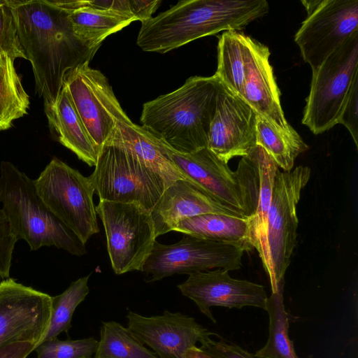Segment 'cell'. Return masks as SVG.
<instances>
[{
    "mask_svg": "<svg viewBox=\"0 0 358 358\" xmlns=\"http://www.w3.org/2000/svg\"><path fill=\"white\" fill-rule=\"evenodd\" d=\"M20 43L32 66L36 92L44 107L57 99L67 73L90 63L92 48L73 32L69 11L55 1L11 0Z\"/></svg>",
    "mask_w": 358,
    "mask_h": 358,
    "instance_id": "cell-1",
    "label": "cell"
},
{
    "mask_svg": "<svg viewBox=\"0 0 358 358\" xmlns=\"http://www.w3.org/2000/svg\"><path fill=\"white\" fill-rule=\"evenodd\" d=\"M266 0H185L141 22L136 43L166 53L220 31H239L268 13Z\"/></svg>",
    "mask_w": 358,
    "mask_h": 358,
    "instance_id": "cell-2",
    "label": "cell"
},
{
    "mask_svg": "<svg viewBox=\"0 0 358 358\" xmlns=\"http://www.w3.org/2000/svg\"><path fill=\"white\" fill-rule=\"evenodd\" d=\"M221 84L214 75L187 78L177 90L143 104L142 127L180 154L207 148Z\"/></svg>",
    "mask_w": 358,
    "mask_h": 358,
    "instance_id": "cell-3",
    "label": "cell"
},
{
    "mask_svg": "<svg viewBox=\"0 0 358 358\" xmlns=\"http://www.w3.org/2000/svg\"><path fill=\"white\" fill-rule=\"evenodd\" d=\"M0 203L13 234L31 250L53 245L73 255L86 254L85 244L43 202L34 180L7 161L0 164Z\"/></svg>",
    "mask_w": 358,
    "mask_h": 358,
    "instance_id": "cell-4",
    "label": "cell"
},
{
    "mask_svg": "<svg viewBox=\"0 0 358 358\" xmlns=\"http://www.w3.org/2000/svg\"><path fill=\"white\" fill-rule=\"evenodd\" d=\"M170 155L189 182L245 218L254 216L259 194L258 145L241 158L235 171L208 148L187 155L170 148Z\"/></svg>",
    "mask_w": 358,
    "mask_h": 358,
    "instance_id": "cell-5",
    "label": "cell"
},
{
    "mask_svg": "<svg viewBox=\"0 0 358 358\" xmlns=\"http://www.w3.org/2000/svg\"><path fill=\"white\" fill-rule=\"evenodd\" d=\"M357 80L358 31L312 70L301 123L315 135L338 124L352 86Z\"/></svg>",
    "mask_w": 358,
    "mask_h": 358,
    "instance_id": "cell-6",
    "label": "cell"
},
{
    "mask_svg": "<svg viewBox=\"0 0 358 358\" xmlns=\"http://www.w3.org/2000/svg\"><path fill=\"white\" fill-rule=\"evenodd\" d=\"M100 201L137 203L151 211L168 185L111 137L88 177Z\"/></svg>",
    "mask_w": 358,
    "mask_h": 358,
    "instance_id": "cell-7",
    "label": "cell"
},
{
    "mask_svg": "<svg viewBox=\"0 0 358 358\" xmlns=\"http://www.w3.org/2000/svg\"><path fill=\"white\" fill-rule=\"evenodd\" d=\"M34 184L47 208L83 244L99 232L93 201L95 190L88 177L53 157Z\"/></svg>",
    "mask_w": 358,
    "mask_h": 358,
    "instance_id": "cell-8",
    "label": "cell"
},
{
    "mask_svg": "<svg viewBox=\"0 0 358 358\" xmlns=\"http://www.w3.org/2000/svg\"><path fill=\"white\" fill-rule=\"evenodd\" d=\"M115 273L142 271L156 241L150 211L134 203L99 201L95 207Z\"/></svg>",
    "mask_w": 358,
    "mask_h": 358,
    "instance_id": "cell-9",
    "label": "cell"
},
{
    "mask_svg": "<svg viewBox=\"0 0 358 358\" xmlns=\"http://www.w3.org/2000/svg\"><path fill=\"white\" fill-rule=\"evenodd\" d=\"M244 252L239 246L188 235L171 245L155 241L141 271L150 276L147 280L150 282L212 268L235 271L242 266Z\"/></svg>",
    "mask_w": 358,
    "mask_h": 358,
    "instance_id": "cell-10",
    "label": "cell"
},
{
    "mask_svg": "<svg viewBox=\"0 0 358 358\" xmlns=\"http://www.w3.org/2000/svg\"><path fill=\"white\" fill-rule=\"evenodd\" d=\"M311 171L299 166L289 171H276L268 215V247L276 290L296 245V206L301 191L308 184Z\"/></svg>",
    "mask_w": 358,
    "mask_h": 358,
    "instance_id": "cell-11",
    "label": "cell"
},
{
    "mask_svg": "<svg viewBox=\"0 0 358 358\" xmlns=\"http://www.w3.org/2000/svg\"><path fill=\"white\" fill-rule=\"evenodd\" d=\"M64 87L90 137L101 148L119 122L129 120L107 78L85 63L66 75Z\"/></svg>",
    "mask_w": 358,
    "mask_h": 358,
    "instance_id": "cell-12",
    "label": "cell"
},
{
    "mask_svg": "<svg viewBox=\"0 0 358 358\" xmlns=\"http://www.w3.org/2000/svg\"><path fill=\"white\" fill-rule=\"evenodd\" d=\"M294 36L312 70L358 31V0H318Z\"/></svg>",
    "mask_w": 358,
    "mask_h": 358,
    "instance_id": "cell-13",
    "label": "cell"
},
{
    "mask_svg": "<svg viewBox=\"0 0 358 358\" xmlns=\"http://www.w3.org/2000/svg\"><path fill=\"white\" fill-rule=\"evenodd\" d=\"M51 296L12 278L1 281L0 347L19 341L39 345L50 324Z\"/></svg>",
    "mask_w": 358,
    "mask_h": 358,
    "instance_id": "cell-14",
    "label": "cell"
},
{
    "mask_svg": "<svg viewBox=\"0 0 358 358\" xmlns=\"http://www.w3.org/2000/svg\"><path fill=\"white\" fill-rule=\"evenodd\" d=\"M207 148L227 164L248 155L256 145L257 114L239 95L221 82Z\"/></svg>",
    "mask_w": 358,
    "mask_h": 358,
    "instance_id": "cell-15",
    "label": "cell"
},
{
    "mask_svg": "<svg viewBox=\"0 0 358 358\" xmlns=\"http://www.w3.org/2000/svg\"><path fill=\"white\" fill-rule=\"evenodd\" d=\"M248 45L245 80L241 97L291 143L306 151L308 145L289 124L284 115L280 90L269 62L268 48L250 36Z\"/></svg>",
    "mask_w": 358,
    "mask_h": 358,
    "instance_id": "cell-16",
    "label": "cell"
},
{
    "mask_svg": "<svg viewBox=\"0 0 358 358\" xmlns=\"http://www.w3.org/2000/svg\"><path fill=\"white\" fill-rule=\"evenodd\" d=\"M127 329L159 358H186L187 352L215 334L194 317L164 310L161 315L147 317L129 311Z\"/></svg>",
    "mask_w": 358,
    "mask_h": 358,
    "instance_id": "cell-17",
    "label": "cell"
},
{
    "mask_svg": "<svg viewBox=\"0 0 358 358\" xmlns=\"http://www.w3.org/2000/svg\"><path fill=\"white\" fill-rule=\"evenodd\" d=\"M178 288L214 323L216 320L210 310L213 306L238 309L253 306L265 310L266 308L268 296L263 285L233 278L225 269L189 274Z\"/></svg>",
    "mask_w": 358,
    "mask_h": 358,
    "instance_id": "cell-18",
    "label": "cell"
},
{
    "mask_svg": "<svg viewBox=\"0 0 358 358\" xmlns=\"http://www.w3.org/2000/svg\"><path fill=\"white\" fill-rule=\"evenodd\" d=\"M206 213L247 219L216 201L194 183L178 180L166 187L150 211L155 237L173 231L177 223L184 219Z\"/></svg>",
    "mask_w": 358,
    "mask_h": 358,
    "instance_id": "cell-19",
    "label": "cell"
},
{
    "mask_svg": "<svg viewBox=\"0 0 358 358\" xmlns=\"http://www.w3.org/2000/svg\"><path fill=\"white\" fill-rule=\"evenodd\" d=\"M110 137L162 177L168 187L180 179L188 180L173 162L170 148L130 119L119 122Z\"/></svg>",
    "mask_w": 358,
    "mask_h": 358,
    "instance_id": "cell-20",
    "label": "cell"
},
{
    "mask_svg": "<svg viewBox=\"0 0 358 358\" xmlns=\"http://www.w3.org/2000/svg\"><path fill=\"white\" fill-rule=\"evenodd\" d=\"M44 110L57 141L90 166H95L99 149L90 137L65 87L56 101L45 106Z\"/></svg>",
    "mask_w": 358,
    "mask_h": 358,
    "instance_id": "cell-21",
    "label": "cell"
},
{
    "mask_svg": "<svg viewBox=\"0 0 358 358\" xmlns=\"http://www.w3.org/2000/svg\"><path fill=\"white\" fill-rule=\"evenodd\" d=\"M278 169L272 158L259 146V194L255 214L248 219L249 241L253 249L259 253L263 267L269 277L272 292L278 289L275 287L268 247V215L273 180Z\"/></svg>",
    "mask_w": 358,
    "mask_h": 358,
    "instance_id": "cell-22",
    "label": "cell"
},
{
    "mask_svg": "<svg viewBox=\"0 0 358 358\" xmlns=\"http://www.w3.org/2000/svg\"><path fill=\"white\" fill-rule=\"evenodd\" d=\"M69 11L75 34L92 48H99L106 38L122 30L136 20L108 10L78 6L77 1H55Z\"/></svg>",
    "mask_w": 358,
    "mask_h": 358,
    "instance_id": "cell-23",
    "label": "cell"
},
{
    "mask_svg": "<svg viewBox=\"0 0 358 358\" xmlns=\"http://www.w3.org/2000/svg\"><path fill=\"white\" fill-rule=\"evenodd\" d=\"M173 231L206 240L254 250L249 241L248 219L224 214L206 213L180 221Z\"/></svg>",
    "mask_w": 358,
    "mask_h": 358,
    "instance_id": "cell-24",
    "label": "cell"
},
{
    "mask_svg": "<svg viewBox=\"0 0 358 358\" xmlns=\"http://www.w3.org/2000/svg\"><path fill=\"white\" fill-rule=\"evenodd\" d=\"M248 38L240 31H226L217 44V66L214 76L240 96L245 80Z\"/></svg>",
    "mask_w": 358,
    "mask_h": 358,
    "instance_id": "cell-25",
    "label": "cell"
},
{
    "mask_svg": "<svg viewBox=\"0 0 358 358\" xmlns=\"http://www.w3.org/2000/svg\"><path fill=\"white\" fill-rule=\"evenodd\" d=\"M285 281L268 297V336L266 344L255 354L257 358H299L288 336L289 315L283 301Z\"/></svg>",
    "mask_w": 358,
    "mask_h": 358,
    "instance_id": "cell-26",
    "label": "cell"
},
{
    "mask_svg": "<svg viewBox=\"0 0 358 358\" xmlns=\"http://www.w3.org/2000/svg\"><path fill=\"white\" fill-rule=\"evenodd\" d=\"M14 62L8 56H0V131L10 129L13 122L26 115L29 108V96Z\"/></svg>",
    "mask_w": 358,
    "mask_h": 358,
    "instance_id": "cell-27",
    "label": "cell"
},
{
    "mask_svg": "<svg viewBox=\"0 0 358 358\" xmlns=\"http://www.w3.org/2000/svg\"><path fill=\"white\" fill-rule=\"evenodd\" d=\"M93 358H159L129 331L115 321L103 322Z\"/></svg>",
    "mask_w": 358,
    "mask_h": 358,
    "instance_id": "cell-28",
    "label": "cell"
},
{
    "mask_svg": "<svg viewBox=\"0 0 358 358\" xmlns=\"http://www.w3.org/2000/svg\"><path fill=\"white\" fill-rule=\"evenodd\" d=\"M90 275L72 282L62 294L51 296L52 313L49 327L42 342L57 339L71 327L72 317L77 306L89 294Z\"/></svg>",
    "mask_w": 358,
    "mask_h": 358,
    "instance_id": "cell-29",
    "label": "cell"
},
{
    "mask_svg": "<svg viewBox=\"0 0 358 358\" xmlns=\"http://www.w3.org/2000/svg\"><path fill=\"white\" fill-rule=\"evenodd\" d=\"M256 145L262 147L272 158L278 167L287 172L293 169L296 157L303 152L291 143L270 124L257 115L256 122Z\"/></svg>",
    "mask_w": 358,
    "mask_h": 358,
    "instance_id": "cell-30",
    "label": "cell"
},
{
    "mask_svg": "<svg viewBox=\"0 0 358 358\" xmlns=\"http://www.w3.org/2000/svg\"><path fill=\"white\" fill-rule=\"evenodd\" d=\"M99 341L93 337L78 340L47 341L38 345L36 358H93Z\"/></svg>",
    "mask_w": 358,
    "mask_h": 358,
    "instance_id": "cell-31",
    "label": "cell"
},
{
    "mask_svg": "<svg viewBox=\"0 0 358 358\" xmlns=\"http://www.w3.org/2000/svg\"><path fill=\"white\" fill-rule=\"evenodd\" d=\"M27 59L20 43L11 0H0V56Z\"/></svg>",
    "mask_w": 358,
    "mask_h": 358,
    "instance_id": "cell-32",
    "label": "cell"
},
{
    "mask_svg": "<svg viewBox=\"0 0 358 358\" xmlns=\"http://www.w3.org/2000/svg\"><path fill=\"white\" fill-rule=\"evenodd\" d=\"M17 239L11 229L9 222L0 208V278H10L13 252Z\"/></svg>",
    "mask_w": 358,
    "mask_h": 358,
    "instance_id": "cell-33",
    "label": "cell"
},
{
    "mask_svg": "<svg viewBox=\"0 0 358 358\" xmlns=\"http://www.w3.org/2000/svg\"><path fill=\"white\" fill-rule=\"evenodd\" d=\"M199 348L212 358H257L240 346L222 340L217 341L209 338Z\"/></svg>",
    "mask_w": 358,
    "mask_h": 358,
    "instance_id": "cell-34",
    "label": "cell"
},
{
    "mask_svg": "<svg viewBox=\"0 0 358 358\" xmlns=\"http://www.w3.org/2000/svg\"><path fill=\"white\" fill-rule=\"evenodd\" d=\"M358 80L352 86L349 97L338 120L350 132L358 148Z\"/></svg>",
    "mask_w": 358,
    "mask_h": 358,
    "instance_id": "cell-35",
    "label": "cell"
},
{
    "mask_svg": "<svg viewBox=\"0 0 358 358\" xmlns=\"http://www.w3.org/2000/svg\"><path fill=\"white\" fill-rule=\"evenodd\" d=\"M36 345L29 341L13 342L0 347V358H27Z\"/></svg>",
    "mask_w": 358,
    "mask_h": 358,
    "instance_id": "cell-36",
    "label": "cell"
},
{
    "mask_svg": "<svg viewBox=\"0 0 358 358\" xmlns=\"http://www.w3.org/2000/svg\"><path fill=\"white\" fill-rule=\"evenodd\" d=\"M186 358H212L199 347L194 346L187 352Z\"/></svg>",
    "mask_w": 358,
    "mask_h": 358,
    "instance_id": "cell-37",
    "label": "cell"
}]
</instances>
